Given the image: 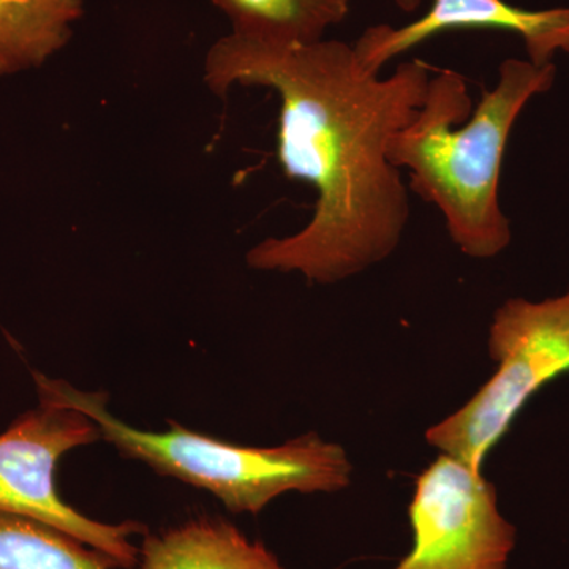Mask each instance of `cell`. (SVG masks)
Wrapping results in <instances>:
<instances>
[{
    "instance_id": "1",
    "label": "cell",
    "mask_w": 569,
    "mask_h": 569,
    "mask_svg": "<svg viewBox=\"0 0 569 569\" xmlns=\"http://www.w3.org/2000/svg\"><path fill=\"white\" fill-rule=\"evenodd\" d=\"M430 71L407 61L391 77L369 73L353 44L337 40L276 44L228 33L209 48L203 78L220 99L236 86L279 96L280 167L317 192L309 223L258 242L247 252L249 268L331 284L396 252L410 200L388 146L425 102Z\"/></svg>"
},
{
    "instance_id": "12",
    "label": "cell",
    "mask_w": 569,
    "mask_h": 569,
    "mask_svg": "<svg viewBox=\"0 0 569 569\" xmlns=\"http://www.w3.org/2000/svg\"><path fill=\"white\" fill-rule=\"evenodd\" d=\"M397 9L406 13H415L421 7L422 0H395Z\"/></svg>"
},
{
    "instance_id": "11",
    "label": "cell",
    "mask_w": 569,
    "mask_h": 569,
    "mask_svg": "<svg viewBox=\"0 0 569 569\" xmlns=\"http://www.w3.org/2000/svg\"><path fill=\"white\" fill-rule=\"evenodd\" d=\"M112 563L66 531L0 512V569H111Z\"/></svg>"
},
{
    "instance_id": "3",
    "label": "cell",
    "mask_w": 569,
    "mask_h": 569,
    "mask_svg": "<svg viewBox=\"0 0 569 569\" xmlns=\"http://www.w3.org/2000/svg\"><path fill=\"white\" fill-rule=\"evenodd\" d=\"M39 402L80 411L100 437L127 459L140 460L163 477L208 490L231 512L258 515L283 493H335L350 486L353 466L346 449L317 433L279 447H242L168 421L163 432L137 429L108 410L102 391H81L66 380L32 372Z\"/></svg>"
},
{
    "instance_id": "6",
    "label": "cell",
    "mask_w": 569,
    "mask_h": 569,
    "mask_svg": "<svg viewBox=\"0 0 569 569\" xmlns=\"http://www.w3.org/2000/svg\"><path fill=\"white\" fill-rule=\"evenodd\" d=\"M408 515L413 549L395 569H508L516 529L481 470L441 455L419 475Z\"/></svg>"
},
{
    "instance_id": "4",
    "label": "cell",
    "mask_w": 569,
    "mask_h": 569,
    "mask_svg": "<svg viewBox=\"0 0 569 569\" xmlns=\"http://www.w3.org/2000/svg\"><path fill=\"white\" fill-rule=\"evenodd\" d=\"M489 355L498 369L477 395L426 432L430 447L481 470L489 449L530 397L569 370V290L545 301L508 299L496 310Z\"/></svg>"
},
{
    "instance_id": "2",
    "label": "cell",
    "mask_w": 569,
    "mask_h": 569,
    "mask_svg": "<svg viewBox=\"0 0 569 569\" xmlns=\"http://www.w3.org/2000/svg\"><path fill=\"white\" fill-rule=\"evenodd\" d=\"M556 78L553 62L507 59L496 88L482 91L473 111L466 78L438 70L417 114L389 141V162L407 168L408 190L436 206L467 257L488 260L511 244V222L498 198L509 134L523 108L550 91Z\"/></svg>"
},
{
    "instance_id": "9",
    "label": "cell",
    "mask_w": 569,
    "mask_h": 569,
    "mask_svg": "<svg viewBox=\"0 0 569 569\" xmlns=\"http://www.w3.org/2000/svg\"><path fill=\"white\" fill-rule=\"evenodd\" d=\"M86 0H0V78L40 69L73 37Z\"/></svg>"
},
{
    "instance_id": "8",
    "label": "cell",
    "mask_w": 569,
    "mask_h": 569,
    "mask_svg": "<svg viewBox=\"0 0 569 569\" xmlns=\"http://www.w3.org/2000/svg\"><path fill=\"white\" fill-rule=\"evenodd\" d=\"M138 569H284L261 542L220 518H197L146 535Z\"/></svg>"
},
{
    "instance_id": "10",
    "label": "cell",
    "mask_w": 569,
    "mask_h": 569,
    "mask_svg": "<svg viewBox=\"0 0 569 569\" xmlns=\"http://www.w3.org/2000/svg\"><path fill=\"white\" fill-rule=\"evenodd\" d=\"M242 39L276 44H312L346 21L350 0H211Z\"/></svg>"
},
{
    "instance_id": "7",
    "label": "cell",
    "mask_w": 569,
    "mask_h": 569,
    "mask_svg": "<svg viewBox=\"0 0 569 569\" xmlns=\"http://www.w3.org/2000/svg\"><path fill=\"white\" fill-rule=\"evenodd\" d=\"M460 29H492L515 33L535 66L552 63L557 52L569 54V7L530 10L507 0H433L418 20L402 28L377 24L367 28L353 50L359 66L373 74L392 59L440 33Z\"/></svg>"
},
{
    "instance_id": "5",
    "label": "cell",
    "mask_w": 569,
    "mask_h": 569,
    "mask_svg": "<svg viewBox=\"0 0 569 569\" xmlns=\"http://www.w3.org/2000/svg\"><path fill=\"white\" fill-rule=\"evenodd\" d=\"M100 438L92 419L54 403L39 402L14 419L0 433V512L56 527L102 553L112 567L130 569L140 561L133 538L144 533V526L88 518L63 501L56 488V468L63 456Z\"/></svg>"
}]
</instances>
